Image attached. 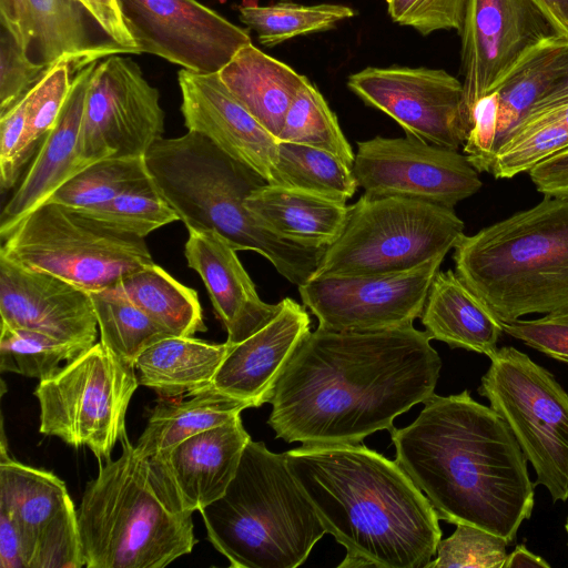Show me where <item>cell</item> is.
Instances as JSON below:
<instances>
[{
    "mask_svg": "<svg viewBox=\"0 0 568 568\" xmlns=\"http://www.w3.org/2000/svg\"><path fill=\"white\" fill-rule=\"evenodd\" d=\"M539 122H556L568 129V101L545 110L530 113L517 126Z\"/></svg>",
    "mask_w": 568,
    "mask_h": 568,
    "instance_id": "cell-55",
    "label": "cell"
},
{
    "mask_svg": "<svg viewBox=\"0 0 568 568\" xmlns=\"http://www.w3.org/2000/svg\"><path fill=\"white\" fill-rule=\"evenodd\" d=\"M231 345L168 336L145 348L135 362L139 384L163 398L189 396L210 387Z\"/></svg>",
    "mask_w": 568,
    "mask_h": 568,
    "instance_id": "cell-28",
    "label": "cell"
},
{
    "mask_svg": "<svg viewBox=\"0 0 568 568\" xmlns=\"http://www.w3.org/2000/svg\"><path fill=\"white\" fill-rule=\"evenodd\" d=\"M81 211L141 239L180 220L152 179L100 206Z\"/></svg>",
    "mask_w": 568,
    "mask_h": 568,
    "instance_id": "cell-39",
    "label": "cell"
},
{
    "mask_svg": "<svg viewBox=\"0 0 568 568\" xmlns=\"http://www.w3.org/2000/svg\"><path fill=\"white\" fill-rule=\"evenodd\" d=\"M164 132L160 93L131 58L97 64L87 92L78 154L89 165L109 158H144Z\"/></svg>",
    "mask_w": 568,
    "mask_h": 568,
    "instance_id": "cell-12",
    "label": "cell"
},
{
    "mask_svg": "<svg viewBox=\"0 0 568 568\" xmlns=\"http://www.w3.org/2000/svg\"><path fill=\"white\" fill-rule=\"evenodd\" d=\"M33 41L42 61L51 67L68 60L79 68L114 53H130L114 43L92 45L85 28L83 9L78 0H27Z\"/></svg>",
    "mask_w": 568,
    "mask_h": 568,
    "instance_id": "cell-31",
    "label": "cell"
},
{
    "mask_svg": "<svg viewBox=\"0 0 568 568\" xmlns=\"http://www.w3.org/2000/svg\"><path fill=\"white\" fill-rule=\"evenodd\" d=\"M121 443L120 457L100 466L77 510L85 567H166L196 544L192 513L168 499L128 437Z\"/></svg>",
    "mask_w": 568,
    "mask_h": 568,
    "instance_id": "cell-7",
    "label": "cell"
},
{
    "mask_svg": "<svg viewBox=\"0 0 568 568\" xmlns=\"http://www.w3.org/2000/svg\"><path fill=\"white\" fill-rule=\"evenodd\" d=\"M442 359L425 331L317 327L296 348L268 425L285 442L359 444L435 394Z\"/></svg>",
    "mask_w": 568,
    "mask_h": 568,
    "instance_id": "cell-1",
    "label": "cell"
},
{
    "mask_svg": "<svg viewBox=\"0 0 568 568\" xmlns=\"http://www.w3.org/2000/svg\"><path fill=\"white\" fill-rule=\"evenodd\" d=\"M568 101V61L552 84L537 101L530 113L545 110ZM527 114V115H528Z\"/></svg>",
    "mask_w": 568,
    "mask_h": 568,
    "instance_id": "cell-53",
    "label": "cell"
},
{
    "mask_svg": "<svg viewBox=\"0 0 568 568\" xmlns=\"http://www.w3.org/2000/svg\"><path fill=\"white\" fill-rule=\"evenodd\" d=\"M528 173L538 192L546 196L568 197V148L544 160Z\"/></svg>",
    "mask_w": 568,
    "mask_h": 568,
    "instance_id": "cell-48",
    "label": "cell"
},
{
    "mask_svg": "<svg viewBox=\"0 0 568 568\" xmlns=\"http://www.w3.org/2000/svg\"><path fill=\"white\" fill-rule=\"evenodd\" d=\"M159 192L187 230H211L237 251L264 256L297 287L315 272L325 248L285 242L262 226L245 207V199L266 183L205 135L187 131L162 138L145 155Z\"/></svg>",
    "mask_w": 568,
    "mask_h": 568,
    "instance_id": "cell-4",
    "label": "cell"
},
{
    "mask_svg": "<svg viewBox=\"0 0 568 568\" xmlns=\"http://www.w3.org/2000/svg\"><path fill=\"white\" fill-rule=\"evenodd\" d=\"M504 333L545 355L568 363V306L535 320L501 323Z\"/></svg>",
    "mask_w": 568,
    "mask_h": 568,
    "instance_id": "cell-46",
    "label": "cell"
},
{
    "mask_svg": "<svg viewBox=\"0 0 568 568\" xmlns=\"http://www.w3.org/2000/svg\"><path fill=\"white\" fill-rule=\"evenodd\" d=\"M287 466L326 532L338 568H426L442 539L428 498L397 464L359 444L302 445Z\"/></svg>",
    "mask_w": 568,
    "mask_h": 568,
    "instance_id": "cell-3",
    "label": "cell"
},
{
    "mask_svg": "<svg viewBox=\"0 0 568 568\" xmlns=\"http://www.w3.org/2000/svg\"><path fill=\"white\" fill-rule=\"evenodd\" d=\"M464 227L454 209L364 193L348 206L341 235L325 248L311 278L408 271L446 256Z\"/></svg>",
    "mask_w": 568,
    "mask_h": 568,
    "instance_id": "cell-8",
    "label": "cell"
},
{
    "mask_svg": "<svg viewBox=\"0 0 568 568\" xmlns=\"http://www.w3.org/2000/svg\"><path fill=\"white\" fill-rule=\"evenodd\" d=\"M219 75L235 99L276 139L307 79L253 43L242 47Z\"/></svg>",
    "mask_w": 568,
    "mask_h": 568,
    "instance_id": "cell-27",
    "label": "cell"
},
{
    "mask_svg": "<svg viewBox=\"0 0 568 568\" xmlns=\"http://www.w3.org/2000/svg\"><path fill=\"white\" fill-rule=\"evenodd\" d=\"M84 351L47 334L1 323L0 371L45 379Z\"/></svg>",
    "mask_w": 568,
    "mask_h": 568,
    "instance_id": "cell-38",
    "label": "cell"
},
{
    "mask_svg": "<svg viewBox=\"0 0 568 568\" xmlns=\"http://www.w3.org/2000/svg\"><path fill=\"white\" fill-rule=\"evenodd\" d=\"M253 217L278 239L303 247L326 248L341 235L346 203L302 190L263 183L245 199Z\"/></svg>",
    "mask_w": 568,
    "mask_h": 568,
    "instance_id": "cell-25",
    "label": "cell"
},
{
    "mask_svg": "<svg viewBox=\"0 0 568 568\" xmlns=\"http://www.w3.org/2000/svg\"><path fill=\"white\" fill-rule=\"evenodd\" d=\"M457 275L501 323L568 306V197L536 205L463 234Z\"/></svg>",
    "mask_w": 568,
    "mask_h": 568,
    "instance_id": "cell-5",
    "label": "cell"
},
{
    "mask_svg": "<svg viewBox=\"0 0 568 568\" xmlns=\"http://www.w3.org/2000/svg\"><path fill=\"white\" fill-rule=\"evenodd\" d=\"M70 65L64 59L55 62L29 91L27 134L32 153L54 125L68 98L72 83Z\"/></svg>",
    "mask_w": 568,
    "mask_h": 568,
    "instance_id": "cell-42",
    "label": "cell"
},
{
    "mask_svg": "<svg viewBox=\"0 0 568 568\" xmlns=\"http://www.w3.org/2000/svg\"><path fill=\"white\" fill-rule=\"evenodd\" d=\"M250 440L239 415L148 459L168 499L193 514L223 496Z\"/></svg>",
    "mask_w": 568,
    "mask_h": 568,
    "instance_id": "cell-20",
    "label": "cell"
},
{
    "mask_svg": "<svg viewBox=\"0 0 568 568\" xmlns=\"http://www.w3.org/2000/svg\"><path fill=\"white\" fill-rule=\"evenodd\" d=\"M151 180L144 158H109L83 169L48 200L73 209L90 210ZM47 201V202H48Z\"/></svg>",
    "mask_w": 568,
    "mask_h": 568,
    "instance_id": "cell-36",
    "label": "cell"
},
{
    "mask_svg": "<svg viewBox=\"0 0 568 568\" xmlns=\"http://www.w3.org/2000/svg\"><path fill=\"white\" fill-rule=\"evenodd\" d=\"M565 529H566L567 537H568V517H567V521H566V525H565Z\"/></svg>",
    "mask_w": 568,
    "mask_h": 568,
    "instance_id": "cell-56",
    "label": "cell"
},
{
    "mask_svg": "<svg viewBox=\"0 0 568 568\" xmlns=\"http://www.w3.org/2000/svg\"><path fill=\"white\" fill-rule=\"evenodd\" d=\"M80 2L113 42L128 49L130 53H135V42L124 23L118 0Z\"/></svg>",
    "mask_w": 568,
    "mask_h": 568,
    "instance_id": "cell-49",
    "label": "cell"
},
{
    "mask_svg": "<svg viewBox=\"0 0 568 568\" xmlns=\"http://www.w3.org/2000/svg\"><path fill=\"white\" fill-rule=\"evenodd\" d=\"M387 12L400 26L423 36L462 29L467 0H386Z\"/></svg>",
    "mask_w": 568,
    "mask_h": 568,
    "instance_id": "cell-45",
    "label": "cell"
},
{
    "mask_svg": "<svg viewBox=\"0 0 568 568\" xmlns=\"http://www.w3.org/2000/svg\"><path fill=\"white\" fill-rule=\"evenodd\" d=\"M0 315L1 323L47 334L83 351L95 344L99 326L89 292L2 256Z\"/></svg>",
    "mask_w": 568,
    "mask_h": 568,
    "instance_id": "cell-19",
    "label": "cell"
},
{
    "mask_svg": "<svg viewBox=\"0 0 568 568\" xmlns=\"http://www.w3.org/2000/svg\"><path fill=\"white\" fill-rule=\"evenodd\" d=\"M239 14L242 23L257 33L263 45L274 47L298 36L329 30L355 12L343 4L306 6L281 1L268 6H240Z\"/></svg>",
    "mask_w": 568,
    "mask_h": 568,
    "instance_id": "cell-35",
    "label": "cell"
},
{
    "mask_svg": "<svg viewBox=\"0 0 568 568\" xmlns=\"http://www.w3.org/2000/svg\"><path fill=\"white\" fill-rule=\"evenodd\" d=\"M310 333L305 307L283 298L280 311L265 326L231 345L211 386L247 407L270 403L288 361Z\"/></svg>",
    "mask_w": 568,
    "mask_h": 568,
    "instance_id": "cell-22",
    "label": "cell"
},
{
    "mask_svg": "<svg viewBox=\"0 0 568 568\" xmlns=\"http://www.w3.org/2000/svg\"><path fill=\"white\" fill-rule=\"evenodd\" d=\"M420 321L430 339L488 357L504 333L491 310L452 270L435 274Z\"/></svg>",
    "mask_w": 568,
    "mask_h": 568,
    "instance_id": "cell-26",
    "label": "cell"
},
{
    "mask_svg": "<svg viewBox=\"0 0 568 568\" xmlns=\"http://www.w3.org/2000/svg\"><path fill=\"white\" fill-rule=\"evenodd\" d=\"M478 393L511 429L554 503L568 500V393L519 349L498 348Z\"/></svg>",
    "mask_w": 568,
    "mask_h": 568,
    "instance_id": "cell-10",
    "label": "cell"
},
{
    "mask_svg": "<svg viewBox=\"0 0 568 568\" xmlns=\"http://www.w3.org/2000/svg\"><path fill=\"white\" fill-rule=\"evenodd\" d=\"M459 33L465 141L474 102L496 91L524 54L554 31L530 0H467Z\"/></svg>",
    "mask_w": 568,
    "mask_h": 568,
    "instance_id": "cell-18",
    "label": "cell"
},
{
    "mask_svg": "<svg viewBox=\"0 0 568 568\" xmlns=\"http://www.w3.org/2000/svg\"><path fill=\"white\" fill-rule=\"evenodd\" d=\"M347 85L406 135L456 151L463 146V82L445 70L369 67L352 74Z\"/></svg>",
    "mask_w": 568,
    "mask_h": 568,
    "instance_id": "cell-17",
    "label": "cell"
},
{
    "mask_svg": "<svg viewBox=\"0 0 568 568\" xmlns=\"http://www.w3.org/2000/svg\"><path fill=\"white\" fill-rule=\"evenodd\" d=\"M187 231V265L202 278L227 332L226 343L239 344L265 326L280 311L281 302L268 304L261 300L237 250L225 237L211 230Z\"/></svg>",
    "mask_w": 568,
    "mask_h": 568,
    "instance_id": "cell-23",
    "label": "cell"
},
{
    "mask_svg": "<svg viewBox=\"0 0 568 568\" xmlns=\"http://www.w3.org/2000/svg\"><path fill=\"white\" fill-rule=\"evenodd\" d=\"M114 286L174 336L205 332L197 292L154 262L123 276Z\"/></svg>",
    "mask_w": 568,
    "mask_h": 568,
    "instance_id": "cell-32",
    "label": "cell"
},
{
    "mask_svg": "<svg viewBox=\"0 0 568 568\" xmlns=\"http://www.w3.org/2000/svg\"><path fill=\"white\" fill-rule=\"evenodd\" d=\"M178 80L187 131L205 135L266 183L275 184L277 139L235 99L219 72L182 69Z\"/></svg>",
    "mask_w": 568,
    "mask_h": 568,
    "instance_id": "cell-21",
    "label": "cell"
},
{
    "mask_svg": "<svg viewBox=\"0 0 568 568\" xmlns=\"http://www.w3.org/2000/svg\"><path fill=\"white\" fill-rule=\"evenodd\" d=\"M80 2V0H78Z\"/></svg>",
    "mask_w": 568,
    "mask_h": 568,
    "instance_id": "cell-57",
    "label": "cell"
},
{
    "mask_svg": "<svg viewBox=\"0 0 568 568\" xmlns=\"http://www.w3.org/2000/svg\"><path fill=\"white\" fill-rule=\"evenodd\" d=\"M555 34L568 38V0H530Z\"/></svg>",
    "mask_w": 568,
    "mask_h": 568,
    "instance_id": "cell-52",
    "label": "cell"
},
{
    "mask_svg": "<svg viewBox=\"0 0 568 568\" xmlns=\"http://www.w3.org/2000/svg\"><path fill=\"white\" fill-rule=\"evenodd\" d=\"M98 320L100 342L135 367L139 355L172 335L133 304L114 285L89 292Z\"/></svg>",
    "mask_w": 568,
    "mask_h": 568,
    "instance_id": "cell-34",
    "label": "cell"
},
{
    "mask_svg": "<svg viewBox=\"0 0 568 568\" xmlns=\"http://www.w3.org/2000/svg\"><path fill=\"white\" fill-rule=\"evenodd\" d=\"M568 148V129L556 122L529 123L517 126L499 145L490 173L510 179L529 172L537 164Z\"/></svg>",
    "mask_w": 568,
    "mask_h": 568,
    "instance_id": "cell-40",
    "label": "cell"
},
{
    "mask_svg": "<svg viewBox=\"0 0 568 568\" xmlns=\"http://www.w3.org/2000/svg\"><path fill=\"white\" fill-rule=\"evenodd\" d=\"M509 541L501 536L468 524L440 539L437 557L426 568H503Z\"/></svg>",
    "mask_w": 568,
    "mask_h": 568,
    "instance_id": "cell-41",
    "label": "cell"
},
{
    "mask_svg": "<svg viewBox=\"0 0 568 568\" xmlns=\"http://www.w3.org/2000/svg\"><path fill=\"white\" fill-rule=\"evenodd\" d=\"M389 434L395 460L439 519L516 539L531 516L536 485L515 435L490 406L468 390L434 394L410 425Z\"/></svg>",
    "mask_w": 568,
    "mask_h": 568,
    "instance_id": "cell-2",
    "label": "cell"
},
{
    "mask_svg": "<svg viewBox=\"0 0 568 568\" xmlns=\"http://www.w3.org/2000/svg\"><path fill=\"white\" fill-rule=\"evenodd\" d=\"M139 385L134 366L95 343L39 381L33 393L40 406L39 430L108 460L126 437V412Z\"/></svg>",
    "mask_w": 568,
    "mask_h": 568,
    "instance_id": "cell-11",
    "label": "cell"
},
{
    "mask_svg": "<svg viewBox=\"0 0 568 568\" xmlns=\"http://www.w3.org/2000/svg\"><path fill=\"white\" fill-rule=\"evenodd\" d=\"M499 97L489 92L474 102L465 122L464 154L478 172L490 173L497 151Z\"/></svg>",
    "mask_w": 568,
    "mask_h": 568,
    "instance_id": "cell-44",
    "label": "cell"
},
{
    "mask_svg": "<svg viewBox=\"0 0 568 568\" xmlns=\"http://www.w3.org/2000/svg\"><path fill=\"white\" fill-rule=\"evenodd\" d=\"M0 19L3 27L26 51L33 41L27 0H0Z\"/></svg>",
    "mask_w": 568,
    "mask_h": 568,
    "instance_id": "cell-50",
    "label": "cell"
},
{
    "mask_svg": "<svg viewBox=\"0 0 568 568\" xmlns=\"http://www.w3.org/2000/svg\"><path fill=\"white\" fill-rule=\"evenodd\" d=\"M0 568H26L20 534L3 513H0Z\"/></svg>",
    "mask_w": 568,
    "mask_h": 568,
    "instance_id": "cell-51",
    "label": "cell"
},
{
    "mask_svg": "<svg viewBox=\"0 0 568 568\" xmlns=\"http://www.w3.org/2000/svg\"><path fill=\"white\" fill-rule=\"evenodd\" d=\"M275 184L346 203L358 184L353 169L334 154L304 144L277 141Z\"/></svg>",
    "mask_w": 568,
    "mask_h": 568,
    "instance_id": "cell-33",
    "label": "cell"
},
{
    "mask_svg": "<svg viewBox=\"0 0 568 568\" xmlns=\"http://www.w3.org/2000/svg\"><path fill=\"white\" fill-rule=\"evenodd\" d=\"M98 62L80 68L72 79L68 98L54 125L1 212V237L23 216L47 202L68 180L87 168L80 161L78 144L87 92Z\"/></svg>",
    "mask_w": 568,
    "mask_h": 568,
    "instance_id": "cell-24",
    "label": "cell"
},
{
    "mask_svg": "<svg viewBox=\"0 0 568 568\" xmlns=\"http://www.w3.org/2000/svg\"><path fill=\"white\" fill-rule=\"evenodd\" d=\"M1 240L0 256L87 292L112 286L153 262L144 239L51 201L23 216Z\"/></svg>",
    "mask_w": 568,
    "mask_h": 568,
    "instance_id": "cell-9",
    "label": "cell"
},
{
    "mask_svg": "<svg viewBox=\"0 0 568 568\" xmlns=\"http://www.w3.org/2000/svg\"><path fill=\"white\" fill-rule=\"evenodd\" d=\"M29 92L4 114L0 115V183L11 189L24 163L33 154L28 143L27 104Z\"/></svg>",
    "mask_w": 568,
    "mask_h": 568,
    "instance_id": "cell-47",
    "label": "cell"
},
{
    "mask_svg": "<svg viewBox=\"0 0 568 568\" xmlns=\"http://www.w3.org/2000/svg\"><path fill=\"white\" fill-rule=\"evenodd\" d=\"M539 567L549 568L550 565L540 556L530 551L524 544L516 546L515 550L507 554L503 568Z\"/></svg>",
    "mask_w": 568,
    "mask_h": 568,
    "instance_id": "cell-54",
    "label": "cell"
},
{
    "mask_svg": "<svg viewBox=\"0 0 568 568\" xmlns=\"http://www.w3.org/2000/svg\"><path fill=\"white\" fill-rule=\"evenodd\" d=\"M135 53H150L192 72H219L252 43L237 27L196 0H118Z\"/></svg>",
    "mask_w": 568,
    "mask_h": 568,
    "instance_id": "cell-15",
    "label": "cell"
},
{
    "mask_svg": "<svg viewBox=\"0 0 568 568\" xmlns=\"http://www.w3.org/2000/svg\"><path fill=\"white\" fill-rule=\"evenodd\" d=\"M245 404L230 398L212 386L186 400L160 402L151 412L146 426L139 437L135 450L150 458L187 437L225 424L242 410Z\"/></svg>",
    "mask_w": 568,
    "mask_h": 568,
    "instance_id": "cell-29",
    "label": "cell"
},
{
    "mask_svg": "<svg viewBox=\"0 0 568 568\" xmlns=\"http://www.w3.org/2000/svg\"><path fill=\"white\" fill-rule=\"evenodd\" d=\"M353 173L371 196H399L454 209L481 187L479 172L464 154L419 139L357 142Z\"/></svg>",
    "mask_w": 568,
    "mask_h": 568,
    "instance_id": "cell-13",
    "label": "cell"
},
{
    "mask_svg": "<svg viewBox=\"0 0 568 568\" xmlns=\"http://www.w3.org/2000/svg\"><path fill=\"white\" fill-rule=\"evenodd\" d=\"M445 256L387 274L310 278L300 285L318 326L332 331H378L413 325L420 317Z\"/></svg>",
    "mask_w": 568,
    "mask_h": 568,
    "instance_id": "cell-14",
    "label": "cell"
},
{
    "mask_svg": "<svg viewBox=\"0 0 568 568\" xmlns=\"http://www.w3.org/2000/svg\"><path fill=\"white\" fill-rule=\"evenodd\" d=\"M207 538L233 568H295L326 529L284 453L247 443L223 496L200 510Z\"/></svg>",
    "mask_w": 568,
    "mask_h": 568,
    "instance_id": "cell-6",
    "label": "cell"
},
{
    "mask_svg": "<svg viewBox=\"0 0 568 568\" xmlns=\"http://www.w3.org/2000/svg\"><path fill=\"white\" fill-rule=\"evenodd\" d=\"M1 30L0 115L19 102L49 68L43 62H33L3 27Z\"/></svg>",
    "mask_w": 568,
    "mask_h": 568,
    "instance_id": "cell-43",
    "label": "cell"
},
{
    "mask_svg": "<svg viewBox=\"0 0 568 568\" xmlns=\"http://www.w3.org/2000/svg\"><path fill=\"white\" fill-rule=\"evenodd\" d=\"M277 141L317 148L334 154L351 168L354 164L355 153L335 113L308 79L287 111Z\"/></svg>",
    "mask_w": 568,
    "mask_h": 568,
    "instance_id": "cell-37",
    "label": "cell"
},
{
    "mask_svg": "<svg viewBox=\"0 0 568 568\" xmlns=\"http://www.w3.org/2000/svg\"><path fill=\"white\" fill-rule=\"evenodd\" d=\"M0 513L18 528L26 568L85 567L78 511L65 484L51 471L11 459L3 446Z\"/></svg>",
    "mask_w": 568,
    "mask_h": 568,
    "instance_id": "cell-16",
    "label": "cell"
},
{
    "mask_svg": "<svg viewBox=\"0 0 568 568\" xmlns=\"http://www.w3.org/2000/svg\"><path fill=\"white\" fill-rule=\"evenodd\" d=\"M568 61V38L550 34L514 67L498 87L497 149L527 116Z\"/></svg>",
    "mask_w": 568,
    "mask_h": 568,
    "instance_id": "cell-30",
    "label": "cell"
}]
</instances>
